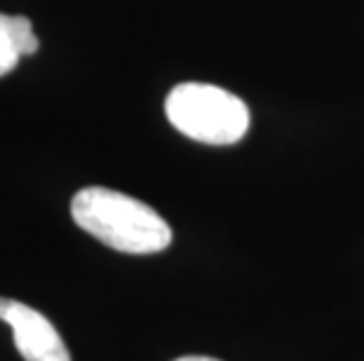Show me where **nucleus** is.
Listing matches in <instances>:
<instances>
[{
    "instance_id": "nucleus-1",
    "label": "nucleus",
    "mask_w": 364,
    "mask_h": 361,
    "mask_svg": "<svg viewBox=\"0 0 364 361\" xmlns=\"http://www.w3.org/2000/svg\"><path fill=\"white\" fill-rule=\"evenodd\" d=\"M71 216L85 233L122 253H158L172 242V228L156 209L111 188L78 190Z\"/></svg>"
},
{
    "instance_id": "nucleus-2",
    "label": "nucleus",
    "mask_w": 364,
    "mask_h": 361,
    "mask_svg": "<svg viewBox=\"0 0 364 361\" xmlns=\"http://www.w3.org/2000/svg\"><path fill=\"white\" fill-rule=\"evenodd\" d=\"M165 113L176 132L207 145H233L250 129L247 104L216 84H176L165 101Z\"/></svg>"
},
{
    "instance_id": "nucleus-3",
    "label": "nucleus",
    "mask_w": 364,
    "mask_h": 361,
    "mask_svg": "<svg viewBox=\"0 0 364 361\" xmlns=\"http://www.w3.org/2000/svg\"><path fill=\"white\" fill-rule=\"evenodd\" d=\"M0 319L12 328L24 361H71V352L52 321L26 303L0 298Z\"/></svg>"
},
{
    "instance_id": "nucleus-4",
    "label": "nucleus",
    "mask_w": 364,
    "mask_h": 361,
    "mask_svg": "<svg viewBox=\"0 0 364 361\" xmlns=\"http://www.w3.org/2000/svg\"><path fill=\"white\" fill-rule=\"evenodd\" d=\"M41 43L33 33L31 19L0 14V78L17 68L21 57L36 55Z\"/></svg>"
},
{
    "instance_id": "nucleus-5",
    "label": "nucleus",
    "mask_w": 364,
    "mask_h": 361,
    "mask_svg": "<svg viewBox=\"0 0 364 361\" xmlns=\"http://www.w3.org/2000/svg\"><path fill=\"white\" fill-rule=\"evenodd\" d=\"M174 361H221V359H214V357H196V355H191V357H179V359H174Z\"/></svg>"
}]
</instances>
